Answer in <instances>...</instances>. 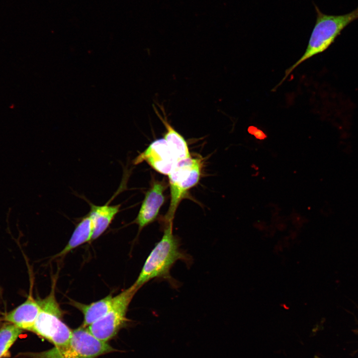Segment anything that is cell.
Returning a JSON list of instances; mask_svg holds the SVG:
<instances>
[{
    "label": "cell",
    "mask_w": 358,
    "mask_h": 358,
    "mask_svg": "<svg viewBox=\"0 0 358 358\" xmlns=\"http://www.w3.org/2000/svg\"><path fill=\"white\" fill-rule=\"evenodd\" d=\"M203 167L202 159L191 156L177 161L168 175L171 201L165 222L173 220L177 209L187 192L198 182Z\"/></svg>",
    "instance_id": "obj_5"
},
{
    "label": "cell",
    "mask_w": 358,
    "mask_h": 358,
    "mask_svg": "<svg viewBox=\"0 0 358 358\" xmlns=\"http://www.w3.org/2000/svg\"><path fill=\"white\" fill-rule=\"evenodd\" d=\"M38 299H34L32 293L26 300L14 309L5 313L2 320L11 323L23 330L30 331L40 311Z\"/></svg>",
    "instance_id": "obj_9"
},
{
    "label": "cell",
    "mask_w": 358,
    "mask_h": 358,
    "mask_svg": "<svg viewBox=\"0 0 358 358\" xmlns=\"http://www.w3.org/2000/svg\"><path fill=\"white\" fill-rule=\"evenodd\" d=\"M54 281L49 294L38 299L40 311L30 331L57 347L66 344L73 331L63 322V311L55 296Z\"/></svg>",
    "instance_id": "obj_4"
},
{
    "label": "cell",
    "mask_w": 358,
    "mask_h": 358,
    "mask_svg": "<svg viewBox=\"0 0 358 358\" xmlns=\"http://www.w3.org/2000/svg\"><path fill=\"white\" fill-rule=\"evenodd\" d=\"M146 162L157 172L168 175L177 162L164 138L158 139L152 142L133 160L137 165Z\"/></svg>",
    "instance_id": "obj_8"
},
{
    "label": "cell",
    "mask_w": 358,
    "mask_h": 358,
    "mask_svg": "<svg viewBox=\"0 0 358 358\" xmlns=\"http://www.w3.org/2000/svg\"><path fill=\"white\" fill-rule=\"evenodd\" d=\"M173 220L165 222L163 235L157 242L141 269L137 279L133 283L139 289L150 280L158 278L167 280L173 286H176L175 279L171 276L170 270L179 260L189 266L191 257L179 248V243L173 234Z\"/></svg>",
    "instance_id": "obj_1"
},
{
    "label": "cell",
    "mask_w": 358,
    "mask_h": 358,
    "mask_svg": "<svg viewBox=\"0 0 358 358\" xmlns=\"http://www.w3.org/2000/svg\"><path fill=\"white\" fill-rule=\"evenodd\" d=\"M315 358H321L317 357V356H315Z\"/></svg>",
    "instance_id": "obj_17"
},
{
    "label": "cell",
    "mask_w": 358,
    "mask_h": 358,
    "mask_svg": "<svg viewBox=\"0 0 358 358\" xmlns=\"http://www.w3.org/2000/svg\"><path fill=\"white\" fill-rule=\"evenodd\" d=\"M2 321H3V320H2V317H0V327L1 326V325H2V323H1V322H2Z\"/></svg>",
    "instance_id": "obj_16"
},
{
    "label": "cell",
    "mask_w": 358,
    "mask_h": 358,
    "mask_svg": "<svg viewBox=\"0 0 358 358\" xmlns=\"http://www.w3.org/2000/svg\"><path fill=\"white\" fill-rule=\"evenodd\" d=\"M107 343L96 338L87 327L82 326L72 332L66 344L40 352H26L18 356L27 358H96L114 352Z\"/></svg>",
    "instance_id": "obj_3"
},
{
    "label": "cell",
    "mask_w": 358,
    "mask_h": 358,
    "mask_svg": "<svg viewBox=\"0 0 358 358\" xmlns=\"http://www.w3.org/2000/svg\"><path fill=\"white\" fill-rule=\"evenodd\" d=\"M154 107L155 112L165 127L166 131L164 139L169 146L176 161L191 157L186 140L168 122L163 108L161 107L164 116Z\"/></svg>",
    "instance_id": "obj_11"
},
{
    "label": "cell",
    "mask_w": 358,
    "mask_h": 358,
    "mask_svg": "<svg viewBox=\"0 0 358 358\" xmlns=\"http://www.w3.org/2000/svg\"><path fill=\"white\" fill-rule=\"evenodd\" d=\"M93 229V220L89 213L77 225L67 245L55 257L64 256L78 246L91 240Z\"/></svg>",
    "instance_id": "obj_12"
},
{
    "label": "cell",
    "mask_w": 358,
    "mask_h": 358,
    "mask_svg": "<svg viewBox=\"0 0 358 358\" xmlns=\"http://www.w3.org/2000/svg\"><path fill=\"white\" fill-rule=\"evenodd\" d=\"M113 300V297L109 294L101 299L89 304L74 301H72L71 304L83 313L84 320L82 326L87 327L107 313L111 306Z\"/></svg>",
    "instance_id": "obj_13"
},
{
    "label": "cell",
    "mask_w": 358,
    "mask_h": 358,
    "mask_svg": "<svg viewBox=\"0 0 358 358\" xmlns=\"http://www.w3.org/2000/svg\"><path fill=\"white\" fill-rule=\"evenodd\" d=\"M22 330L13 324L5 322L0 328V358L9 357V350L19 335Z\"/></svg>",
    "instance_id": "obj_14"
},
{
    "label": "cell",
    "mask_w": 358,
    "mask_h": 358,
    "mask_svg": "<svg viewBox=\"0 0 358 358\" xmlns=\"http://www.w3.org/2000/svg\"><path fill=\"white\" fill-rule=\"evenodd\" d=\"M167 184L164 179L155 180L147 191L134 223L138 225L139 232L157 218L164 203V192Z\"/></svg>",
    "instance_id": "obj_7"
},
{
    "label": "cell",
    "mask_w": 358,
    "mask_h": 358,
    "mask_svg": "<svg viewBox=\"0 0 358 358\" xmlns=\"http://www.w3.org/2000/svg\"><path fill=\"white\" fill-rule=\"evenodd\" d=\"M249 132L259 139H264L266 137V135L262 131L254 127H250L249 128Z\"/></svg>",
    "instance_id": "obj_15"
},
{
    "label": "cell",
    "mask_w": 358,
    "mask_h": 358,
    "mask_svg": "<svg viewBox=\"0 0 358 358\" xmlns=\"http://www.w3.org/2000/svg\"><path fill=\"white\" fill-rule=\"evenodd\" d=\"M90 206V211L94 224L92 240L99 237L108 227L116 214L119 212L121 204L109 205L106 203L97 205L87 200Z\"/></svg>",
    "instance_id": "obj_10"
},
{
    "label": "cell",
    "mask_w": 358,
    "mask_h": 358,
    "mask_svg": "<svg viewBox=\"0 0 358 358\" xmlns=\"http://www.w3.org/2000/svg\"><path fill=\"white\" fill-rule=\"evenodd\" d=\"M138 290L133 284L113 297L111 306L107 313L87 327L91 334L106 343L114 338L125 324L128 308Z\"/></svg>",
    "instance_id": "obj_6"
},
{
    "label": "cell",
    "mask_w": 358,
    "mask_h": 358,
    "mask_svg": "<svg viewBox=\"0 0 358 358\" xmlns=\"http://www.w3.org/2000/svg\"><path fill=\"white\" fill-rule=\"evenodd\" d=\"M316 19L306 49L302 56L285 72L283 78L273 88L275 90L298 66L314 56L325 51L341 31L353 21L358 19V7L342 15L323 13L315 4Z\"/></svg>",
    "instance_id": "obj_2"
}]
</instances>
